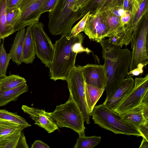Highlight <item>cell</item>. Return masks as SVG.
I'll use <instances>...</instances> for the list:
<instances>
[{
  "label": "cell",
  "mask_w": 148,
  "mask_h": 148,
  "mask_svg": "<svg viewBox=\"0 0 148 148\" xmlns=\"http://www.w3.org/2000/svg\"><path fill=\"white\" fill-rule=\"evenodd\" d=\"M45 0H21L16 7L21 11L19 18L14 28L15 32L38 22L42 13L41 8Z\"/></svg>",
  "instance_id": "cell-10"
},
{
  "label": "cell",
  "mask_w": 148,
  "mask_h": 148,
  "mask_svg": "<svg viewBox=\"0 0 148 148\" xmlns=\"http://www.w3.org/2000/svg\"><path fill=\"white\" fill-rule=\"evenodd\" d=\"M28 91V86L26 83L11 89L0 90V107L5 106L11 101H16L20 95Z\"/></svg>",
  "instance_id": "cell-18"
},
{
  "label": "cell",
  "mask_w": 148,
  "mask_h": 148,
  "mask_svg": "<svg viewBox=\"0 0 148 148\" xmlns=\"http://www.w3.org/2000/svg\"><path fill=\"white\" fill-rule=\"evenodd\" d=\"M6 6L5 0H0V37L4 39L10 35L6 27Z\"/></svg>",
  "instance_id": "cell-27"
},
{
  "label": "cell",
  "mask_w": 148,
  "mask_h": 148,
  "mask_svg": "<svg viewBox=\"0 0 148 148\" xmlns=\"http://www.w3.org/2000/svg\"><path fill=\"white\" fill-rule=\"evenodd\" d=\"M148 104V74L144 77H136L131 91L113 111L120 115L127 112L141 109Z\"/></svg>",
  "instance_id": "cell-8"
},
{
  "label": "cell",
  "mask_w": 148,
  "mask_h": 148,
  "mask_svg": "<svg viewBox=\"0 0 148 148\" xmlns=\"http://www.w3.org/2000/svg\"><path fill=\"white\" fill-rule=\"evenodd\" d=\"M134 84V80L128 76L118 88L106 97L103 103L107 108L113 111L120 104L132 90Z\"/></svg>",
  "instance_id": "cell-14"
},
{
  "label": "cell",
  "mask_w": 148,
  "mask_h": 148,
  "mask_svg": "<svg viewBox=\"0 0 148 148\" xmlns=\"http://www.w3.org/2000/svg\"><path fill=\"white\" fill-rule=\"evenodd\" d=\"M7 12L16 8L21 0H5Z\"/></svg>",
  "instance_id": "cell-32"
},
{
  "label": "cell",
  "mask_w": 148,
  "mask_h": 148,
  "mask_svg": "<svg viewBox=\"0 0 148 148\" xmlns=\"http://www.w3.org/2000/svg\"><path fill=\"white\" fill-rule=\"evenodd\" d=\"M26 82L24 78L17 75L12 74L0 77V90H6L13 89Z\"/></svg>",
  "instance_id": "cell-21"
},
{
  "label": "cell",
  "mask_w": 148,
  "mask_h": 148,
  "mask_svg": "<svg viewBox=\"0 0 148 148\" xmlns=\"http://www.w3.org/2000/svg\"><path fill=\"white\" fill-rule=\"evenodd\" d=\"M137 129L143 138L148 140V121L139 126Z\"/></svg>",
  "instance_id": "cell-31"
},
{
  "label": "cell",
  "mask_w": 148,
  "mask_h": 148,
  "mask_svg": "<svg viewBox=\"0 0 148 148\" xmlns=\"http://www.w3.org/2000/svg\"><path fill=\"white\" fill-rule=\"evenodd\" d=\"M32 24L27 26L23 48L22 60L23 62L26 64H32L36 56L35 45L31 30Z\"/></svg>",
  "instance_id": "cell-15"
},
{
  "label": "cell",
  "mask_w": 148,
  "mask_h": 148,
  "mask_svg": "<svg viewBox=\"0 0 148 148\" xmlns=\"http://www.w3.org/2000/svg\"><path fill=\"white\" fill-rule=\"evenodd\" d=\"M21 109L24 113L28 114L35 122L34 124L45 129L49 133L58 130V127L53 120L45 110L23 105Z\"/></svg>",
  "instance_id": "cell-13"
},
{
  "label": "cell",
  "mask_w": 148,
  "mask_h": 148,
  "mask_svg": "<svg viewBox=\"0 0 148 148\" xmlns=\"http://www.w3.org/2000/svg\"><path fill=\"white\" fill-rule=\"evenodd\" d=\"M139 148H148V140L143 138L141 142Z\"/></svg>",
  "instance_id": "cell-36"
},
{
  "label": "cell",
  "mask_w": 148,
  "mask_h": 148,
  "mask_svg": "<svg viewBox=\"0 0 148 148\" xmlns=\"http://www.w3.org/2000/svg\"><path fill=\"white\" fill-rule=\"evenodd\" d=\"M90 114L95 124L115 134L141 136L135 126L122 121L121 115L111 110L103 103L95 106Z\"/></svg>",
  "instance_id": "cell-4"
},
{
  "label": "cell",
  "mask_w": 148,
  "mask_h": 148,
  "mask_svg": "<svg viewBox=\"0 0 148 148\" xmlns=\"http://www.w3.org/2000/svg\"><path fill=\"white\" fill-rule=\"evenodd\" d=\"M107 0H89L83 8L79 10L80 18H83L88 12L93 14L99 12L104 5Z\"/></svg>",
  "instance_id": "cell-22"
},
{
  "label": "cell",
  "mask_w": 148,
  "mask_h": 148,
  "mask_svg": "<svg viewBox=\"0 0 148 148\" xmlns=\"http://www.w3.org/2000/svg\"><path fill=\"white\" fill-rule=\"evenodd\" d=\"M101 139V136H79L77 139L74 148H92L99 144Z\"/></svg>",
  "instance_id": "cell-24"
},
{
  "label": "cell",
  "mask_w": 148,
  "mask_h": 148,
  "mask_svg": "<svg viewBox=\"0 0 148 148\" xmlns=\"http://www.w3.org/2000/svg\"><path fill=\"white\" fill-rule=\"evenodd\" d=\"M140 27L139 25L132 37V58L128 75L132 77L142 73L143 68L148 64L147 16Z\"/></svg>",
  "instance_id": "cell-6"
},
{
  "label": "cell",
  "mask_w": 148,
  "mask_h": 148,
  "mask_svg": "<svg viewBox=\"0 0 148 148\" xmlns=\"http://www.w3.org/2000/svg\"><path fill=\"white\" fill-rule=\"evenodd\" d=\"M83 72L86 83L99 88L105 89L107 75L104 64H87L83 66Z\"/></svg>",
  "instance_id": "cell-12"
},
{
  "label": "cell",
  "mask_w": 148,
  "mask_h": 148,
  "mask_svg": "<svg viewBox=\"0 0 148 148\" xmlns=\"http://www.w3.org/2000/svg\"><path fill=\"white\" fill-rule=\"evenodd\" d=\"M41 22L32 24L31 30L36 50V55L49 67L52 60L54 49V44L44 30Z\"/></svg>",
  "instance_id": "cell-9"
},
{
  "label": "cell",
  "mask_w": 148,
  "mask_h": 148,
  "mask_svg": "<svg viewBox=\"0 0 148 148\" xmlns=\"http://www.w3.org/2000/svg\"><path fill=\"white\" fill-rule=\"evenodd\" d=\"M69 97L80 110L86 123L89 124L91 117L86 99L85 84L83 72V66L75 65L70 70L66 80Z\"/></svg>",
  "instance_id": "cell-7"
},
{
  "label": "cell",
  "mask_w": 148,
  "mask_h": 148,
  "mask_svg": "<svg viewBox=\"0 0 148 148\" xmlns=\"http://www.w3.org/2000/svg\"><path fill=\"white\" fill-rule=\"evenodd\" d=\"M99 43L106 72L107 97L115 91L128 76L132 51L110 44L108 39H103Z\"/></svg>",
  "instance_id": "cell-2"
},
{
  "label": "cell",
  "mask_w": 148,
  "mask_h": 148,
  "mask_svg": "<svg viewBox=\"0 0 148 148\" xmlns=\"http://www.w3.org/2000/svg\"><path fill=\"white\" fill-rule=\"evenodd\" d=\"M25 129L18 124L8 121L0 119V138Z\"/></svg>",
  "instance_id": "cell-25"
},
{
  "label": "cell",
  "mask_w": 148,
  "mask_h": 148,
  "mask_svg": "<svg viewBox=\"0 0 148 148\" xmlns=\"http://www.w3.org/2000/svg\"><path fill=\"white\" fill-rule=\"evenodd\" d=\"M85 96L86 103L90 112L105 90L88 84L86 82Z\"/></svg>",
  "instance_id": "cell-19"
},
{
  "label": "cell",
  "mask_w": 148,
  "mask_h": 148,
  "mask_svg": "<svg viewBox=\"0 0 148 148\" xmlns=\"http://www.w3.org/2000/svg\"><path fill=\"white\" fill-rule=\"evenodd\" d=\"M121 116L122 121L131 124L137 128L148 121L144 117L141 109L127 112L121 115Z\"/></svg>",
  "instance_id": "cell-20"
},
{
  "label": "cell",
  "mask_w": 148,
  "mask_h": 148,
  "mask_svg": "<svg viewBox=\"0 0 148 148\" xmlns=\"http://www.w3.org/2000/svg\"><path fill=\"white\" fill-rule=\"evenodd\" d=\"M90 12H88L71 29L69 35L71 37L76 35L81 32L83 31L86 22Z\"/></svg>",
  "instance_id": "cell-29"
},
{
  "label": "cell",
  "mask_w": 148,
  "mask_h": 148,
  "mask_svg": "<svg viewBox=\"0 0 148 148\" xmlns=\"http://www.w3.org/2000/svg\"><path fill=\"white\" fill-rule=\"evenodd\" d=\"M77 0H57L52 10L49 12L48 27L54 35L69 34L72 25L80 18L79 11L75 5Z\"/></svg>",
  "instance_id": "cell-3"
},
{
  "label": "cell",
  "mask_w": 148,
  "mask_h": 148,
  "mask_svg": "<svg viewBox=\"0 0 148 148\" xmlns=\"http://www.w3.org/2000/svg\"><path fill=\"white\" fill-rule=\"evenodd\" d=\"M84 40V35L80 32L72 37L63 35L56 41L52 60L48 67L51 79L66 80L69 71L75 65L77 53L92 52L83 46Z\"/></svg>",
  "instance_id": "cell-1"
},
{
  "label": "cell",
  "mask_w": 148,
  "mask_h": 148,
  "mask_svg": "<svg viewBox=\"0 0 148 148\" xmlns=\"http://www.w3.org/2000/svg\"><path fill=\"white\" fill-rule=\"evenodd\" d=\"M57 0H45L41 8L42 14L47 12H50L53 8Z\"/></svg>",
  "instance_id": "cell-30"
},
{
  "label": "cell",
  "mask_w": 148,
  "mask_h": 148,
  "mask_svg": "<svg viewBox=\"0 0 148 148\" xmlns=\"http://www.w3.org/2000/svg\"><path fill=\"white\" fill-rule=\"evenodd\" d=\"M26 30L25 27L18 31L9 53L11 60L18 66L23 62L22 55Z\"/></svg>",
  "instance_id": "cell-17"
},
{
  "label": "cell",
  "mask_w": 148,
  "mask_h": 148,
  "mask_svg": "<svg viewBox=\"0 0 148 148\" xmlns=\"http://www.w3.org/2000/svg\"><path fill=\"white\" fill-rule=\"evenodd\" d=\"M109 31L102 12L89 14L83 32L89 39L99 43L107 37Z\"/></svg>",
  "instance_id": "cell-11"
},
{
  "label": "cell",
  "mask_w": 148,
  "mask_h": 148,
  "mask_svg": "<svg viewBox=\"0 0 148 148\" xmlns=\"http://www.w3.org/2000/svg\"><path fill=\"white\" fill-rule=\"evenodd\" d=\"M141 110L144 117L148 121V104L143 106Z\"/></svg>",
  "instance_id": "cell-35"
},
{
  "label": "cell",
  "mask_w": 148,
  "mask_h": 148,
  "mask_svg": "<svg viewBox=\"0 0 148 148\" xmlns=\"http://www.w3.org/2000/svg\"><path fill=\"white\" fill-rule=\"evenodd\" d=\"M89 0H77L75 5V9L77 11L79 10L85 6Z\"/></svg>",
  "instance_id": "cell-34"
},
{
  "label": "cell",
  "mask_w": 148,
  "mask_h": 148,
  "mask_svg": "<svg viewBox=\"0 0 148 148\" xmlns=\"http://www.w3.org/2000/svg\"><path fill=\"white\" fill-rule=\"evenodd\" d=\"M1 38L0 37V44L1 43Z\"/></svg>",
  "instance_id": "cell-37"
},
{
  "label": "cell",
  "mask_w": 148,
  "mask_h": 148,
  "mask_svg": "<svg viewBox=\"0 0 148 148\" xmlns=\"http://www.w3.org/2000/svg\"><path fill=\"white\" fill-rule=\"evenodd\" d=\"M0 148H28L23 132L18 131L0 138Z\"/></svg>",
  "instance_id": "cell-16"
},
{
  "label": "cell",
  "mask_w": 148,
  "mask_h": 148,
  "mask_svg": "<svg viewBox=\"0 0 148 148\" xmlns=\"http://www.w3.org/2000/svg\"><path fill=\"white\" fill-rule=\"evenodd\" d=\"M31 148H50V147L41 140H36L32 145Z\"/></svg>",
  "instance_id": "cell-33"
},
{
  "label": "cell",
  "mask_w": 148,
  "mask_h": 148,
  "mask_svg": "<svg viewBox=\"0 0 148 148\" xmlns=\"http://www.w3.org/2000/svg\"><path fill=\"white\" fill-rule=\"evenodd\" d=\"M21 11L20 9L16 7L7 12L6 27L10 35L15 32L14 27L21 16Z\"/></svg>",
  "instance_id": "cell-26"
},
{
  "label": "cell",
  "mask_w": 148,
  "mask_h": 148,
  "mask_svg": "<svg viewBox=\"0 0 148 148\" xmlns=\"http://www.w3.org/2000/svg\"><path fill=\"white\" fill-rule=\"evenodd\" d=\"M0 119L17 124L24 128L31 126L23 117L16 113L10 112L4 109L0 110Z\"/></svg>",
  "instance_id": "cell-23"
},
{
  "label": "cell",
  "mask_w": 148,
  "mask_h": 148,
  "mask_svg": "<svg viewBox=\"0 0 148 148\" xmlns=\"http://www.w3.org/2000/svg\"><path fill=\"white\" fill-rule=\"evenodd\" d=\"M11 58L9 53H7L3 43L0 46V77L6 76V73Z\"/></svg>",
  "instance_id": "cell-28"
},
{
  "label": "cell",
  "mask_w": 148,
  "mask_h": 148,
  "mask_svg": "<svg viewBox=\"0 0 148 148\" xmlns=\"http://www.w3.org/2000/svg\"><path fill=\"white\" fill-rule=\"evenodd\" d=\"M47 113L58 128H69L78 133L79 136H85L84 116L70 97L65 103L56 106L53 112Z\"/></svg>",
  "instance_id": "cell-5"
}]
</instances>
